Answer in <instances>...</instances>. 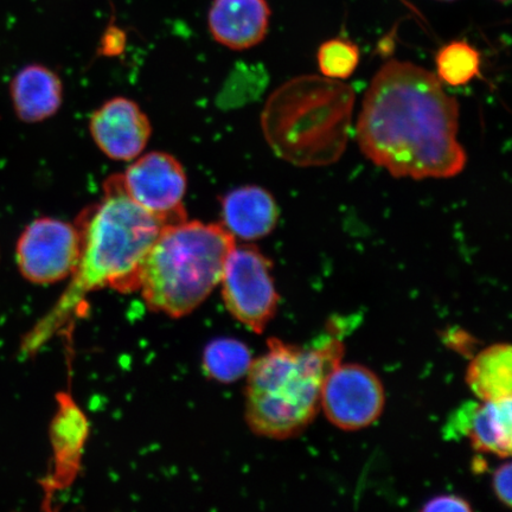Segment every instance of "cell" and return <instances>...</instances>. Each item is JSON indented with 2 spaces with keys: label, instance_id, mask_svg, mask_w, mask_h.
<instances>
[{
  "label": "cell",
  "instance_id": "8fae6325",
  "mask_svg": "<svg viewBox=\"0 0 512 512\" xmlns=\"http://www.w3.org/2000/svg\"><path fill=\"white\" fill-rule=\"evenodd\" d=\"M270 21L267 0H214L208 16L214 40L238 51L251 49L264 41Z\"/></svg>",
  "mask_w": 512,
  "mask_h": 512
},
{
  "label": "cell",
  "instance_id": "d6986e66",
  "mask_svg": "<svg viewBox=\"0 0 512 512\" xmlns=\"http://www.w3.org/2000/svg\"><path fill=\"white\" fill-rule=\"evenodd\" d=\"M424 512H470L472 511V507L469 502L465 501L464 498L453 496V495H444L438 496L431 499L425 504V507L422 508Z\"/></svg>",
  "mask_w": 512,
  "mask_h": 512
},
{
  "label": "cell",
  "instance_id": "2e32d148",
  "mask_svg": "<svg viewBox=\"0 0 512 512\" xmlns=\"http://www.w3.org/2000/svg\"><path fill=\"white\" fill-rule=\"evenodd\" d=\"M253 358L247 345L232 338L211 342L203 354L204 373L211 380L232 383L247 376Z\"/></svg>",
  "mask_w": 512,
  "mask_h": 512
},
{
  "label": "cell",
  "instance_id": "7a4b0ae2",
  "mask_svg": "<svg viewBox=\"0 0 512 512\" xmlns=\"http://www.w3.org/2000/svg\"><path fill=\"white\" fill-rule=\"evenodd\" d=\"M74 224L81 241L79 265L54 309L25 339L28 354L63 328L89 293L102 288L138 291L146 255L165 227L131 200L121 175L106 179L101 200L83 210Z\"/></svg>",
  "mask_w": 512,
  "mask_h": 512
},
{
  "label": "cell",
  "instance_id": "6da1fadb",
  "mask_svg": "<svg viewBox=\"0 0 512 512\" xmlns=\"http://www.w3.org/2000/svg\"><path fill=\"white\" fill-rule=\"evenodd\" d=\"M459 105L437 75L392 60L364 95L356 126L363 155L396 178H451L467 157L458 140Z\"/></svg>",
  "mask_w": 512,
  "mask_h": 512
},
{
  "label": "cell",
  "instance_id": "3957f363",
  "mask_svg": "<svg viewBox=\"0 0 512 512\" xmlns=\"http://www.w3.org/2000/svg\"><path fill=\"white\" fill-rule=\"evenodd\" d=\"M356 95L342 81L298 76L280 86L261 115L275 156L299 168L338 162L347 150Z\"/></svg>",
  "mask_w": 512,
  "mask_h": 512
},
{
  "label": "cell",
  "instance_id": "7c38bea8",
  "mask_svg": "<svg viewBox=\"0 0 512 512\" xmlns=\"http://www.w3.org/2000/svg\"><path fill=\"white\" fill-rule=\"evenodd\" d=\"M222 226L234 238L255 241L270 235L279 220V208L271 192L245 185L222 198Z\"/></svg>",
  "mask_w": 512,
  "mask_h": 512
},
{
  "label": "cell",
  "instance_id": "ac0fdd59",
  "mask_svg": "<svg viewBox=\"0 0 512 512\" xmlns=\"http://www.w3.org/2000/svg\"><path fill=\"white\" fill-rule=\"evenodd\" d=\"M360 59V49L356 44L343 38L324 42L317 55L320 73L337 81L349 79L356 72Z\"/></svg>",
  "mask_w": 512,
  "mask_h": 512
},
{
  "label": "cell",
  "instance_id": "ffe728a7",
  "mask_svg": "<svg viewBox=\"0 0 512 512\" xmlns=\"http://www.w3.org/2000/svg\"><path fill=\"white\" fill-rule=\"evenodd\" d=\"M511 469L510 463L499 466L492 479L496 497L508 508L511 507Z\"/></svg>",
  "mask_w": 512,
  "mask_h": 512
},
{
  "label": "cell",
  "instance_id": "5bb4252c",
  "mask_svg": "<svg viewBox=\"0 0 512 512\" xmlns=\"http://www.w3.org/2000/svg\"><path fill=\"white\" fill-rule=\"evenodd\" d=\"M511 398L483 401L460 409L453 420L454 430L465 433L476 451L511 456Z\"/></svg>",
  "mask_w": 512,
  "mask_h": 512
},
{
  "label": "cell",
  "instance_id": "e0dca14e",
  "mask_svg": "<svg viewBox=\"0 0 512 512\" xmlns=\"http://www.w3.org/2000/svg\"><path fill=\"white\" fill-rule=\"evenodd\" d=\"M435 64L440 82L451 87H463L478 78L482 59L470 43L453 41L438 51Z\"/></svg>",
  "mask_w": 512,
  "mask_h": 512
},
{
  "label": "cell",
  "instance_id": "ba28073f",
  "mask_svg": "<svg viewBox=\"0 0 512 512\" xmlns=\"http://www.w3.org/2000/svg\"><path fill=\"white\" fill-rule=\"evenodd\" d=\"M386 405L384 387L374 371L361 364L339 363L326 375L320 408L343 431L363 430L379 420Z\"/></svg>",
  "mask_w": 512,
  "mask_h": 512
},
{
  "label": "cell",
  "instance_id": "5b68a950",
  "mask_svg": "<svg viewBox=\"0 0 512 512\" xmlns=\"http://www.w3.org/2000/svg\"><path fill=\"white\" fill-rule=\"evenodd\" d=\"M236 240L222 224L184 220L168 224L147 253L139 290L149 309L182 318L220 285Z\"/></svg>",
  "mask_w": 512,
  "mask_h": 512
},
{
  "label": "cell",
  "instance_id": "4fadbf2b",
  "mask_svg": "<svg viewBox=\"0 0 512 512\" xmlns=\"http://www.w3.org/2000/svg\"><path fill=\"white\" fill-rule=\"evenodd\" d=\"M10 95L19 120L27 124L42 123L60 111L63 83L54 70L42 64H29L12 79Z\"/></svg>",
  "mask_w": 512,
  "mask_h": 512
},
{
  "label": "cell",
  "instance_id": "9c48e42d",
  "mask_svg": "<svg viewBox=\"0 0 512 512\" xmlns=\"http://www.w3.org/2000/svg\"><path fill=\"white\" fill-rule=\"evenodd\" d=\"M121 178L131 200L165 226L187 220L183 204L187 174L174 156L160 151L147 153L128 166Z\"/></svg>",
  "mask_w": 512,
  "mask_h": 512
},
{
  "label": "cell",
  "instance_id": "9a60e30c",
  "mask_svg": "<svg viewBox=\"0 0 512 512\" xmlns=\"http://www.w3.org/2000/svg\"><path fill=\"white\" fill-rule=\"evenodd\" d=\"M466 382L483 401L512 398V350L509 344H495L480 352L467 369Z\"/></svg>",
  "mask_w": 512,
  "mask_h": 512
},
{
  "label": "cell",
  "instance_id": "30bf717a",
  "mask_svg": "<svg viewBox=\"0 0 512 512\" xmlns=\"http://www.w3.org/2000/svg\"><path fill=\"white\" fill-rule=\"evenodd\" d=\"M89 132L105 156L118 162H131L149 144L152 127L137 102L118 96L92 114Z\"/></svg>",
  "mask_w": 512,
  "mask_h": 512
},
{
  "label": "cell",
  "instance_id": "52a82bcc",
  "mask_svg": "<svg viewBox=\"0 0 512 512\" xmlns=\"http://www.w3.org/2000/svg\"><path fill=\"white\" fill-rule=\"evenodd\" d=\"M80 255L78 228L53 217L32 221L19 236L16 247L19 272L37 285L55 284L72 277Z\"/></svg>",
  "mask_w": 512,
  "mask_h": 512
},
{
  "label": "cell",
  "instance_id": "7402d4cb",
  "mask_svg": "<svg viewBox=\"0 0 512 512\" xmlns=\"http://www.w3.org/2000/svg\"><path fill=\"white\" fill-rule=\"evenodd\" d=\"M443 2H452V0H443Z\"/></svg>",
  "mask_w": 512,
  "mask_h": 512
},
{
  "label": "cell",
  "instance_id": "277c9868",
  "mask_svg": "<svg viewBox=\"0 0 512 512\" xmlns=\"http://www.w3.org/2000/svg\"><path fill=\"white\" fill-rule=\"evenodd\" d=\"M267 345L247 374L246 420L260 437L286 440L316 419L323 382L341 363L343 343L329 339L305 349L271 338Z\"/></svg>",
  "mask_w": 512,
  "mask_h": 512
},
{
  "label": "cell",
  "instance_id": "8992f818",
  "mask_svg": "<svg viewBox=\"0 0 512 512\" xmlns=\"http://www.w3.org/2000/svg\"><path fill=\"white\" fill-rule=\"evenodd\" d=\"M272 270L273 262L259 248L235 245L220 281L230 315L259 335L278 310L279 294Z\"/></svg>",
  "mask_w": 512,
  "mask_h": 512
},
{
  "label": "cell",
  "instance_id": "44dd1931",
  "mask_svg": "<svg viewBox=\"0 0 512 512\" xmlns=\"http://www.w3.org/2000/svg\"><path fill=\"white\" fill-rule=\"evenodd\" d=\"M498 2L507 3V2H509V0H498Z\"/></svg>",
  "mask_w": 512,
  "mask_h": 512
}]
</instances>
